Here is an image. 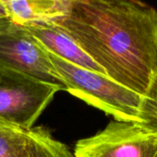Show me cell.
Listing matches in <instances>:
<instances>
[{"instance_id": "1", "label": "cell", "mask_w": 157, "mask_h": 157, "mask_svg": "<svg viewBox=\"0 0 157 157\" xmlns=\"http://www.w3.org/2000/svg\"><path fill=\"white\" fill-rule=\"evenodd\" d=\"M70 36L106 75L143 96L157 75V11L132 0H70L48 23Z\"/></svg>"}, {"instance_id": "2", "label": "cell", "mask_w": 157, "mask_h": 157, "mask_svg": "<svg viewBox=\"0 0 157 157\" xmlns=\"http://www.w3.org/2000/svg\"><path fill=\"white\" fill-rule=\"evenodd\" d=\"M48 55L65 91L112 116L114 121L138 123L140 94L104 74L76 66L50 52Z\"/></svg>"}, {"instance_id": "3", "label": "cell", "mask_w": 157, "mask_h": 157, "mask_svg": "<svg viewBox=\"0 0 157 157\" xmlns=\"http://www.w3.org/2000/svg\"><path fill=\"white\" fill-rule=\"evenodd\" d=\"M62 90L65 87L61 85L0 71V120L29 131Z\"/></svg>"}, {"instance_id": "4", "label": "cell", "mask_w": 157, "mask_h": 157, "mask_svg": "<svg viewBox=\"0 0 157 157\" xmlns=\"http://www.w3.org/2000/svg\"><path fill=\"white\" fill-rule=\"evenodd\" d=\"M0 71L63 86L48 52L25 27L12 21L0 28Z\"/></svg>"}, {"instance_id": "5", "label": "cell", "mask_w": 157, "mask_h": 157, "mask_svg": "<svg viewBox=\"0 0 157 157\" xmlns=\"http://www.w3.org/2000/svg\"><path fill=\"white\" fill-rule=\"evenodd\" d=\"M75 157H157V136L134 122L112 121L93 136L79 140Z\"/></svg>"}, {"instance_id": "6", "label": "cell", "mask_w": 157, "mask_h": 157, "mask_svg": "<svg viewBox=\"0 0 157 157\" xmlns=\"http://www.w3.org/2000/svg\"><path fill=\"white\" fill-rule=\"evenodd\" d=\"M25 28L46 52L76 66L106 75L70 36L55 26L36 24Z\"/></svg>"}, {"instance_id": "7", "label": "cell", "mask_w": 157, "mask_h": 157, "mask_svg": "<svg viewBox=\"0 0 157 157\" xmlns=\"http://www.w3.org/2000/svg\"><path fill=\"white\" fill-rule=\"evenodd\" d=\"M10 20L18 26L48 24L67 14L70 0H1Z\"/></svg>"}, {"instance_id": "8", "label": "cell", "mask_w": 157, "mask_h": 157, "mask_svg": "<svg viewBox=\"0 0 157 157\" xmlns=\"http://www.w3.org/2000/svg\"><path fill=\"white\" fill-rule=\"evenodd\" d=\"M29 133L28 157H75L68 146L56 140L49 129L42 126L33 127Z\"/></svg>"}, {"instance_id": "9", "label": "cell", "mask_w": 157, "mask_h": 157, "mask_svg": "<svg viewBox=\"0 0 157 157\" xmlns=\"http://www.w3.org/2000/svg\"><path fill=\"white\" fill-rule=\"evenodd\" d=\"M29 132L0 120V157H28Z\"/></svg>"}, {"instance_id": "10", "label": "cell", "mask_w": 157, "mask_h": 157, "mask_svg": "<svg viewBox=\"0 0 157 157\" xmlns=\"http://www.w3.org/2000/svg\"><path fill=\"white\" fill-rule=\"evenodd\" d=\"M137 124L157 136V75L142 96Z\"/></svg>"}, {"instance_id": "11", "label": "cell", "mask_w": 157, "mask_h": 157, "mask_svg": "<svg viewBox=\"0 0 157 157\" xmlns=\"http://www.w3.org/2000/svg\"><path fill=\"white\" fill-rule=\"evenodd\" d=\"M7 19H10V18L8 17L6 7L4 6V5L2 4V2L0 0V22L4 21V20H7Z\"/></svg>"}]
</instances>
